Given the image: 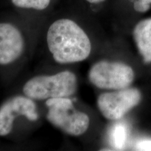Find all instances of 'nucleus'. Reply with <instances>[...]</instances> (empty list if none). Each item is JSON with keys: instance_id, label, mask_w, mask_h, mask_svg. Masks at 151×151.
Here are the masks:
<instances>
[{"instance_id": "obj_3", "label": "nucleus", "mask_w": 151, "mask_h": 151, "mask_svg": "<svg viewBox=\"0 0 151 151\" xmlns=\"http://www.w3.org/2000/svg\"><path fill=\"white\" fill-rule=\"evenodd\" d=\"M132 67L122 62L100 60L90 67L88 79L101 90H117L129 88L134 80Z\"/></svg>"}, {"instance_id": "obj_11", "label": "nucleus", "mask_w": 151, "mask_h": 151, "mask_svg": "<svg viewBox=\"0 0 151 151\" xmlns=\"http://www.w3.org/2000/svg\"><path fill=\"white\" fill-rule=\"evenodd\" d=\"M151 4V0H139L135 1L134 7L138 12L144 13L150 9Z\"/></svg>"}, {"instance_id": "obj_5", "label": "nucleus", "mask_w": 151, "mask_h": 151, "mask_svg": "<svg viewBox=\"0 0 151 151\" xmlns=\"http://www.w3.org/2000/svg\"><path fill=\"white\" fill-rule=\"evenodd\" d=\"M19 116H24L32 122L39 119L35 100L24 94L14 96L0 106V137H6L11 133L15 119Z\"/></svg>"}, {"instance_id": "obj_1", "label": "nucleus", "mask_w": 151, "mask_h": 151, "mask_svg": "<svg viewBox=\"0 0 151 151\" xmlns=\"http://www.w3.org/2000/svg\"><path fill=\"white\" fill-rule=\"evenodd\" d=\"M46 43L53 60L61 65L84 61L92 51L91 41L86 32L68 18L52 22L47 32Z\"/></svg>"}, {"instance_id": "obj_8", "label": "nucleus", "mask_w": 151, "mask_h": 151, "mask_svg": "<svg viewBox=\"0 0 151 151\" xmlns=\"http://www.w3.org/2000/svg\"><path fill=\"white\" fill-rule=\"evenodd\" d=\"M133 37L145 63H151V18L141 20L133 30Z\"/></svg>"}, {"instance_id": "obj_4", "label": "nucleus", "mask_w": 151, "mask_h": 151, "mask_svg": "<svg viewBox=\"0 0 151 151\" xmlns=\"http://www.w3.org/2000/svg\"><path fill=\"white\" fill-rule=\"evenodd\" d=\"M142 99L140 90L136 88L113 90L101 93L97 105L101 115L109 120H121Z\"/></svg>"}, {"instance_id": "obj_13", "label": "nucleus", "mask_w": 151, "mask_h": 151, "mask_svg": "<svg viewBox=\"0 0 151 151\" xmlns=\"http://www.w3.org/2000/svg\"><path fill=\"white\" fill-rule=\"evenodd\" d=\"M86 1L91 4H99L105 1V0H86Z\"/></svg>"}, {"instance_id": "obj_12", "label": "nucleus", "mask_w": 151, "mask_h": 151, "mask_svg": "<svg viewBox=\"0 0 151 151\" xmlns=\"http://www.w3.org/2000/svg\"><path fill=\"white\" fill-rule=\"evenodd\" d=\"M137 150H151V141H143L139 142L136 146Z\"/></svg>"}, {"instance_id": "obj_9", "label": "nucleus", "mask_w": 151, "mask_h": 151, "mask_svg": "<svg viewBox=\"0 0 151 151\" xmlns=\"http://www.w3.org/2000/svg\"><path fill=\"white\" fill-rule=\"evenodd\" d=\"M11 2L19 8L43 11L48 8L50 0H11Z\"/></svg>"}, {"instance_id": "obj_10", "label": "nucleus", "mask_w": 151, "mask_h": 151, "mask_svg": "<svg viewBox=\"0 0 151 151\" xmlns=\"http://www.w3.org/2000/svg\"><path fill=\"white\" fill-rule=\"evenodd\" d=\"M126 132L125 127L122 125H116L113 129L111 134V141L114 146L117 148H122L125 143Z\"/></svg>"}, {"instance_id": "obj_7", "label": "nucleus", "mask_w": 151, "mask_h": 151, "mask_svg": "<svg viewBox=\"0 0 151 151\" xmlns=\"http://www.w3.org/2000/svg\"><path fill=\"white\" fill-rule=\"evenodd\" d=\"M24 49V39L20 29L9 22H0V65L14 63Z\"/></svg>"}, {"instance_id": "obj_2", "label": "nucleus", "mask_w": 151, "mask_h": 151, "mask_svg": "<svg viewBox=\"0 0 151 151\" xmlns=\"http://www.w3.org/2000/svg\"><path fill=\"white\" fill-rule=\"evenodd\" d=\"M78 79L72 71L65 70L52 75H39L24 83L22 92L35 101L50 98L71 97L76 93Z\"/></svg>"}, {"instance_id": "obj_6", "label": "nucleus", "mask_w": 151, "mask_h": 151, "mask_svg": "<svg viewBox=\"0 0 151 151\" xmlns=\"http://www.w3.org/2000/svg\"><path fill=\"white\" fill-rule=\"evenodd\" d=\"M46 114L48 121L52 125L72 137H80L88 131L90 124V117L86 113L71 107H49Z\"/></svg>"}]
</instances>
